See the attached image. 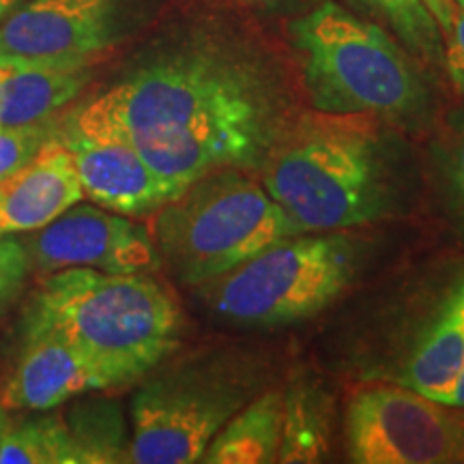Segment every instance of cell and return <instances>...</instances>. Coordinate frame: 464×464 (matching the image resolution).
<instances>
[{"mask_svg":"<svg viewBox=\"0 0 464 464\" xmlns=\"http://www.w3.org/2000/svg\"><path fill=\"white\" fill-rule=\"evenodd\" d=\"M277 63L228 26H198L161 45L67 123L131 144L181 191L222 168H263L290 125Z\"/></svg>","mask_w":464,"mask_h":464,"instance_id":"obj_1","label":"cell"},{"mask_svg":"<svg viewBox=\"0 0 464 464\" xmlns=\"http://www.w3.org/2000/svg\"><path fill=\"white\" fill-rule=\"evenodd\" d=\"M382 121L316 112L290 121L263 164V185L301 232H340L390 216L400 198Z\"/></svg>","mask_w":464,"mask_h":464,"instance_id":"obj_2","label":"cell"},{"mask_svg":"<svg viewBox=\"0 0 464 464\" xmlns=\"http://www.w3.org/2000/svg\"><path fill=\"white\" fill-rule=\"evenodd\" d=\"M24 323L67 342L106 392L140 382L164 363L181 340L183 314L150 274L78 266L44 277Z\"/></svg>","mask_w":464,"mask_h":464,"instance_id":"obj_3","label":"cell"},{"mask_svg":"<svg viewBox=\"0 0 464 464\" xmlns=\"http://www.w3.org/2000/svg\"><path fill=\"white\" fill-rule=\"evenodd\" d=\"M301 82L318 112L417 127L432 114L420 65L381 24L324 0L288 28Z\"/></svg>","mask_w":464,"mask_h":464,"instance_id":"obj_4","label":"cell"},{"mask_svg":"<svg viewBox=\"0 0 464 464\" xmlns=\"http://www.w3.org/2000/svg\"><path fill=\"white\" fill-rule=\"evenodd\" d=\"M293 235L301 230L265 185L222 168L160 208L153 239L161 265L181 284L200 286Z\"/></svg>","mask_w":464,"mask_h":464,"instance_id":"obj_5","label":"cell"},{"mask_svg":"<svg viewBox=\"0 0 464 464\" xmlns=\"http://www.w3.org/2000/svg\"><path fill=\"white\" fill-rule=\"evenodd\" d=\"M164 363L131 400L130 462H200L224 423L263 392V372L230 351Z\"/></svg>","mask_w":464,"mask_h":464,"instance_id":"obj_6","label":"cell"},{"mask_svg":"<svg viewBox=\"0 0 464 464\" xmlns=\"http://www.w3.org/2000/svg\"><path fill=\"white\" fill-rule=\"evenodd\" d=\"M357 274V254L340 232L286 237L216 280L200 295L226 321L277 327L332 305Z\"/></svg>","mask_w":464,"mask_h":464,"instance_id":"obj_7","label":"cell"},{"mask_svg":"<svg viewBox=\"0 0 464 464\" xmlns=\"http://www.w3.org/2000/svg\"><path fill=\"white\" fill-rule=\"evenodd\" d=\"M344 428L351 462H464V415L404 385L359 390L348 402Z\"/></svg>","mask_w":464,"mask_h":464,"instance_id":"obj_8","label":"cell"},{"mask_svg":"<svg viewBox=\"0 0 464 464\" xmlns=\"http://www.w3.org/2000/svg\"><path fill=\"white\" fill-rule=\"evenodd\" d=\"M131 0H28L0 24L9 65H95L119 42Z\"/></svg>","mask_w":464,"mask_h":464,"instance_id":"obj_9","label":"cell"},{"mask_svg":"<svg viewBox=\"0 0 464 464\" xmlns=\"http://www.w3.org/2000/svg\"><path fill=\"white\" fill-rule=\"evenodd\" d=\"M33 269H97L103 274H150L161 265L153 235L108 208L75 202L44 228L22 239Z\"/></svg>","mask_w":464,"mask_h":464,"instance_id":"obj_10","label":"cell"},{"mask_svg":"<svg viewBox=\"0 0 464 464\" xmlns=\"http://www.w3.org/2000/svg\"><path fill=\"white\" fill-rule=\"evenodd\" d=\"M58 140L72 153L84 198L97 207L140 218L158 213L179 196L131 144L84 136L67 121L58 123Z\"/></svg>","mask_w":464,"mask_h":464,"instance_id":"obj_11","label":"cell"},{"mask_svg":"<svg viewBox=\"0 0 464 464\" xmlns=\"http://www.w3.org/2000/svg\"><path fill=\"white\" fill-rule=\"evenodd\" d=\"M86 392H100V385L78 353L48 329L24 323V344L0 390V406L9 413H48Z\"/></svg>","mask_w":464,"mask_h":464,"instance_id":"obj_12","label":"cell"},{"mask_svg":"<svg viewBox=\"0 0 464 464\" xmlns=\"http://www.w3.org/2000/svg\"><path fill=\"white\" fill-rule=\"evenodd\" d=\"M82 198L72 153L56 131L33 161L0 181V239L44 228Z\"/></svg>","mask_w":464,"mask_h":464,"instance_id":"obj_13","label":"cell"},{"mask_svg":"<svg viewBox=\"0 0 464 464\" xmlns=\"http://www.w3.org/2000/svg\"><path fill=\"white\" fill-rule=\"evenodd\" d=\"M464 363V266L439 295L404 362L402 385L443 402Z\"/></svg>","mask_w":464,"mask_h":464,"instance_id":"obj_14","label":"cell"},{"mask_svg":"<svg viewBox=\"0 0 464 464\" xmlns=\"http://www.w3.org/2000/svg\"><path fill=\"white\" fill-rule=\"evenodd\" d=\"M91 78L92 65H9L0 80V127L50 123Z\"/></svg>","mask_w":464,"mask_h":464,"instance_id":"obj_15","label":"cell"},{"mask_svg":"<svg viewBox=\"0 0 464 464\" xmlns=\"http://www.w3.org/2000/svg\"><path fill=\"white\" fill-rule=\"evenodd\" d=\"M282 434V392L254 396L213 437L202 454L205 464H269L277 462Z\"/></svg>","mask_w":464,"mask_h":464,"instance_id":"obj_16","label":"cell"},{"mask_svg":"<svg viewBox=\"0 0 464 464\" xmlns=\"http://www.w3.org/2000/svg\"><path fill=\"white\" fill-rule=\"evenodd\" d=\"M334 398L314 381L299 379L282 392V434L277 462H324L332 454Z\"/></svg>","mask_w":464,"mask_h":464,"instance_id":"obj_17","label":"cell"},{"mask_svg":"<svg viewBox=\"0 0 464 464\" xmlns=\"http://www.w3.org/2000/svg\"><path fill=\"white\" fill-rule=\"evenodd\" d=\"M0 464H80L65 415L11 420L0 426Z\"/></svg>","mask_w":464,"mask_h":464,"instance_id":"obj_18","label":"cell"},{"mask_svg":"<svg viewBox=\"0 0 464 464\" xmlns=\"http://www.w3.org/2000/svg\"><path fill=\"white\" fill-rule=\"evenodd\" d=\"M368 20L390 31L415 61L443 67L445 39L423 0H353Z\"/></svg>","mask_w":464,"mask_h":464,"instance_id":"obj_19","label":"cell"},{"mask_svg":"<svg viewBox=\"0 0 464 464\" xmlns=\"http://www.w3.org/2000/svg\"><path fill=\"white\" fill-rule=\"evenodd\" d=\"M80 464L130 462V434L121 406L110 400L75 404L65 415Z\"/></svg>","mask_w":464,"mask_h":464,"instance_id":"obj_20","label":"cell"},{"mask_svg":"<svg viewBox=\"0 0 464 464\" xmlns=\"http://www.w3.org/2000/svg\"><path fill=\"white\" fill-rule=\"evenodd\" d=\"M432 170L445 211L464 232V106L450 110L432 142Z\"/></svg>","mask_w":464,"mask_h":464,"instance_id":"obj_21","label":"cell"},{"mask_svg":"<svg viewBox=\"0 0 464 464\" xmlns=\"http://www.w3.org/2000/svg\"><path fill=\"white\" fill-rule=\"evenodd\" d=\"M56 119L31 127H0V181L33 161L44 144L56 136Z\"/></svg>","mask_w":464,"mask_h":464,"instance_id":"obj_22","label":"cell"},{"mask_svg":"<svg viewBox=\"0 0 464 464\" xmlns=\"http://www.w3.org/2000/svg\"><path fill=\"white\" fill-rule=\"evenodd\" d=\"M31 269V258L22 241H17L15 237H3L0 239V312L20 295Z\"/></svg>","mask_w":464,"mask_h":464,"instance_id":"obj_23","label":"cell"},{"mask_svg":"<svg viewBox=\"0 0 464 464\" xmlns=\"http://www.w3.org/2000/svg\"><path fill=\"white\" fill-rule=\"evenodd\" d=\"M451 84L464 97V9H458L454 26L445 37V63Z\"/></svg>","mask_w":464,"mask_h":464,"instance_id":"obj_24","label":"cell"},{"mask_svg":"<svg viewBox=\"0 0 464 464\" xmlns=\"http://www.w3.org/2000/svg\"><path fill=\"white\" fill-rule=\"evenodd\" d=\"M423 5H426L434 20H437L440 33H443V39L448 37L458 14L454 0H423Z\"/></svg>","mask_w":464,"mask_h":464,"instance_id":"obj_25","label":"cell"},{"mask_svg":"<svg viewBox=\"0 0 464 464\" xmlns=\"http://www.w3.org/2000/svg\"><path fill=\"white\" fill-rule=\"evenodd\" d=\"M440 404L451 406V409H464V363H462L460 372H458V376H456L454 387H451L450 393L443 398V402Z\"/></svg>","mask_w":464,"mask_h":464,"instance_id":"obj_26","label":"cell"},{"mask_svg":"<svg viewBox=\"0 0 464 464\" xmlns=\"http://www.w3.org/2000/svg\"><path fill=\"white\" fill-rule=\"evenodd\" d=\"M243 5L256 9H282V7H293V5L301 3V0H239Z\"/></svg>","mask_w":464,"mask_h":464,"instance_id":"obj_27","label":"cell"},{"mask_svg":"<svg viewBox=\"0 0 464 464\" xmlns=\"http://www.w3.org/2000/svg\"><path fill=\"white\" fill-rule=\"evenodd\" d=\"M15 3H17V0H0V17L7 15V11L14 7Z\"/></svg>","mask_w":464,"mask_h":464,"instance_id":"obj_28","label":"cell"},{"mask_svg":"<svg viewBox=\"0 0 464 464\" xmlns=\"http://www.w3.org/2000/svg\"><path fill=\"white\" fill-rule=\"evenodd\" d=\"M9 72V63H5V61H0V80L5 78V73Z\"/></svg>","mask_w":464,"mask_h":464,"instance_id":"obj_29","label":"cell"},{"mask_svg":"<svg viewBox=\"0 0 464 464\" xmlns=\"http://www.w3.org/2000/svg\"><path fill=\"white\" fill-rule=\"evenodd\" d=\"M454 3H456L458 9H464V0H454Z\"/></svg>","mask_w":464,"mask_h":464,"instance_id":"obj_30","label":"cell"}]
</instances>
